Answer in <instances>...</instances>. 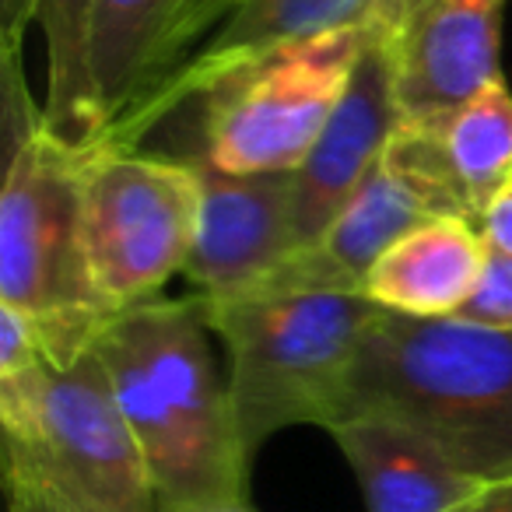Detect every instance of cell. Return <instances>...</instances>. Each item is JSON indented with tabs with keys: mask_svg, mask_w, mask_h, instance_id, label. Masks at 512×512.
Returning a JSON list of instances; mask_svg holds the SVG:
<instances>
[{
	"mask_svg": "<svg viewBox=\"0 0 512 512\" xmlns=\"http://www.w3.org/2000/svg\"><path fill=\"white\" fill-rule=\"evenodd\" d=\"M358 414L411 425L484 484L512 481V330L379 313L341 421Z\"/></svg>",
	"mask_w": 512,
	"mask_h": 512,
	"instance_id": "cell-3",
	"label": "cell"
},
{
	"mask_svg": "<svg viewBox=\"0 0 512 512\" xmlns=\"http://www.w3.org/2000/svg\"><path fill=\"white\" fill-rule=\"evenodd\" d=\"M190 165L200 179V214L183 274L204 302L249 295L299 249L295 172L235 176L204 155H193Z\"/></svg>",
	"mask_w": 512,
	"mask_h": 512,
	"instance_id": "cell-9",
	"label": "cell"
},
{
	"mask_svg": "<svg viewBox=\"0 0 512 512\" xmlns=\"http://www.w3.org/2000/svg\"><path fill=\"white\" fill-rule=\"evenodd\" d=\"M8 498L67 512H158L148 463L99 351L50 372L39 418L4 439Z\"/></svg>",
	"mask_w": 512,
	"mask_h": 512,
	"instance_id": "cell-6",
	"label": "cell"
},
{
	"mask_svg": "<svg viewBox=\"0 0 512 512\" xmlns=\"http://www.w3.org/2000/svg\"><path fill=\"white\" fill-rule=\"evenodd\" d=\"M463 512H512V481L491 484V488Z\"/></svg>",
	"mask_w": 512,
	"mask_h": 512,
	"instance_id": "cell-23",
	"label": "cell"
},
{
	"mask_svg": "<svg viewBox=\"0 0 512 512\" xmlns=\"http://www.w3.org/2000/svg\"><path fill=\"white\" fill-rule=\"evenodd\" d=\"M99 0H36L32 22L46 43L43 120L60 141L88 148L106 130L92 78V25Z\"/></svg>",
	"mask_w": 512,
	"mask_h": 512,
	"instance_id": "cell-15",
	"label": "cell"
},
{
	"mask_svg": "<svg viewBox=\"0 0 512 512\" xmlns=\"http://www.w3.org/2000/svg\"><path fill=\"white\" fill-rule=\"evenodd\" d=\"M8 169L0 193V306L36 327L53 369L95 351L113 320L95 299L81 256L85 148L60 141L22 85V50H4Z\"/></svg>",
	"mask_w": 512,
	"mask_h": 512,
	"instance_id": "cell-2",
	"label": "cell"
},
{
	"mask_svg": "<svg viewBox=\"0 0 512 512\" xmlns=\"http://www.w3.org/2000/svg\"><path fill=\"white\" fill-rule=\"evenodd\" d=\"M200 299L123 309L102 330L109 383L148 463L158 512L246 498L249 460Z\"/></svg>",
	"mask_w": 512,
	"mask_h": 512,
	"instance_id": "cell-1",
	"label": "cell"
},
{
	"mask_svg": "<svg viewBox=\"0 0 512 512\" xmlns=\"http://www.w3.org/2000/svg\"><path fill=\"white\" fill-rule=\"evenodd\" d=\"M179 4L183 0H99L92 25V78L106 127L141 92L158 39Z\"/></svg>",
	"mask_w": 512,
	"mask_h": 512,
	"instance_id": "cell-17",
	"label": "cell"
},
{
	"mask_svg": "<svg viewBox=\"0 0 512 512\" xmlns=\"http://www.w3.org/2000/svg\"><path fill=\"white\" fill-rule=\"evenodd\" d=\"M365 43L369 25L320 32L235 67L200 95V155L235 176L295 172L348 92Z\"/></svg>",
	"mask_w": 512,
	"mask_h": 512,
	"instance_id": "cell-7",
	"label": "cell"
},
{
	"mask_svg": "<svg viewBox=\"0 0 512 512\" xmlns=\"http://www.w3.org/2000/svg\"><path fill=\"white\" fill-rule=\"evenodd\" d=\"M355 470L369 512H463L491 484L460 470L432 439L379 414H358L330 428Z\"/></svg>",
	"mask_w": 512,
	"mask_h": 512,
	"instance_id": "cell-13",
	"label": "cell"
},
{
	"mask_svg": "<svg viewBox=\"0 0 512 512\" xmlns=\"http://www.w3.org/2000/svg\"><path fill=\"white\" fill-rule=\"evenodd\" d=\"M404 123L393 95L390 43L369 25V43L355 64L348 92L337 102L306 162L295 169V235L299 249H309L337 214L351 204L369 172L386 155L393 134ZM295 249V253H299Z\"/></svg>",
	"mask_w": 512,
	"mask_h": 512,
	"instance_id": "cell-11",
	"label": "cell"
},
{
	"mask_svg": "<svg viewBox=\"0 0 512 512\" xmlns=\"http://www.w3.org/2000/svg\"><path fill=\"white\" fill-rule=\"evenodd\" d=\"M204 320L228 348V397L253 456L295 425L334 428L372 320L362 292H288L204 302Z\"/></svg>",
	"mask_w": 512,
	"mask_h": 512,
	"instance_id": "cell-4",
	"label": "cell"
},
{
	"mask_svg": "<svg viewBox=\"0 0 512 512\" xmlns=\"http://www.w3.org/2000/svg\"><path fill=\"white\" fill-rule=\"evenodd\" d=\"M432 218L474 221V214L449 176L435 130L425 120H404L386 155L334 225L309 249L288 256L249 295L362 292L365 274L376 267L379 256Z\"/></svg>",
	"mask_w": 512,
	"mask_h": 512,
	"instance_id": "cell-8",
	"label": "cell"
},
{
	"mask_svg": "<svg viewBox=\"0 0 512 512\" xmlns=\"http://www.w3.org/2000/svg\"><path fill=\"white\" fill-rule=\"evenodd\" d=\"M235 4H239V0H183V4L176 8V15H172V22L165 25L162 39H158L155 60H151L148 78H144L141 92L134 95V102L141 99L144 92H151L158 81L169 78V74L176 71V67L183 64V60L190 57V53L197 50L221 22H225L228 11H232ZM134 102H130V106H134Z\"/></svg>",
	"mask_w": 512,
	"mask_h": 512,
	"instance_id": "cell-18",
	"label": "cell"
},
{
	"mask_svg": "<svg viewBox=\"0 0 512 512\" xmlns=\"http://www.w3.org/2000/svg\"><path fill=\"white\" fill-rule=\"evenodd\" d=\"M11 512H67V509H57V505H46V502H32V498H11Z\"/></svg>",
	"mask_w": 512,
	"mask_h": 512,
	"instance_id": "cell-25",
	"label": "cell"
},
{
	"mask_svg": "<svg viewBox=\"0 0 512 512\" xmlns=\"http://www.w3.org/2000/svg\"><path fill=\"white\" fill-rule=\"evenodd\" d=\"M379 0H239L228 18L151 92H144L134 106L123 109L95 141V148L137 151L141 137L151 127L176 113L183 102L211 92L225 74L249 60L264 57L295 39L320 36V32L358 29L372 25Z\"/></svg>",
	"mask_w": 512,
	"mask_h": 512,
	"instance_id": "cell-10",
	"label": "cell"
},
{
	"mask_svg": "<svg viewBox=\"0 0 512 512\" xmlns=\"http://www.w3.org/2000/svg\"><path fill=\"white\" fill-rule=\"evenodd\" d=\"M505 0H425L393 36V95L404 120H435L502 81Z\"/></svg>",
	"mask_w": 512,
	"mask_h": 512,
	"instance_id": "cell-12",
	"label": "cell"
},
{
	"mask_svg": "<svg viewBox=\"0 0 512 512\" xmlns=\"http://www.w3.org/2000/svg\"><path fill=\"white\" fill-rule=\"evenodd\" d=\"M456 320L477 323V327L512 330V256L509 253L488 249L474 295L456 313Z\"/></svg>",
	"mask_w": 512,
	"mask_h": 512,
	"instance_id": "cell-19",
	"label": "cell"
},
{
	"mask_svg": "<svg viewBox=\"0 0 512 512\" xmlns=\"http://www.w3.org/2000/svg\"><path fill=\"white\" fill-rule=\"evenodd\" d=\"M421 4H425V0H379L376 18H372V29H379L383 36H393V32H397L400 25H404L407 18L421 8Z\"/></svg>",
	"mask_w": 512,
	"mask_h": 512,
	"instance_id": "cell-22",
	"label": "cell"
},
{
	"mask_svg": "<svg viewBox=\"0 0 512 512\" xmlns=\"http://www.w3.org/2000/svg\"><path fill=\"white\" fill-rule=\"evenodd\" d=\"M474 221L512 186V92L495 81L453 113L425 120Z\"/></svg>",
	"mask_w": 512,
	"mask_h": 512,
	"instance_id": "cell-16",
	"label": "cell"
},
{
	"mask_svg": "<svg viewBox=\"0 0 512 512\" xmlns=\"http://www.w3.org/2000/svg\"><path fill=\"white\" fill-rule=\"evenodd\" d=\"M183 512H256L246 498H235V502H214V505H197V509H183Z\"/></svg>",
	"mask_w": 512,
	"mask_h": 512,
	"instance_id": "cell-24",
	"label": "cell"
},
{
	"mask_svg": "<svg viewBox=\"0 0 512 512\" xmlns=\"http://www.w3.org/2000/svg\"><path fill=\"white\" fill-rule=\"evenodd\" d=\"M477 228H481L488 249H498V253L512 256V186L491 200V207L481 214Z\"/></svg>",
	"mask_w": 512,
	"mask_h": 512,
	"instance_id": "cell-20",
	"label": "cell"
},
{
	"mask_svg": "<svg viewBox=\"0 0 512 512\" xmlns=\"http://www.w3.org/2000/svg\"><path fill=\"white\" fill-rule=\"evenodd\" d=\"M81 172V256L109 313L158 299L186 271L197 239L200 179L190 158L88 144Z\"/></svg>",
	"mask_w": 512,
	"mask_h": 512,
	"instance_id": "cell-5",
	"label": "cell"
},
{
	"mask_svg": "<svg viewBox=\"0 0 512 512\" xmlns=\"http://www.w3.org/2000/svg\"><path fill=\"white\" fill-rule=\"evenodd\" d=\"M481 228L467 218H432L397 239L365 274L362 295L383 313L453 320L484 271Z\"/></svg>",
	"mask_w": 512,
	"mask_h": 512,
	"instance_id": "cell-14",
	"label": "cell"
},
{
	"mask_svg": "<svg viewBox=\"0 0 512 512\" xmlns=\"http://www.w3.org/2000/svg\"><path fill=\"white\" fill-rule=\"evenodd\" d=\"M36 18V0H0V25H4V50H22L25 25Z\"/></svg>",
	"mask_w": 512,
	"mask_h": 512,
	"instance_id": "cell-21",
	"label": "cell"
}]
</instances>
